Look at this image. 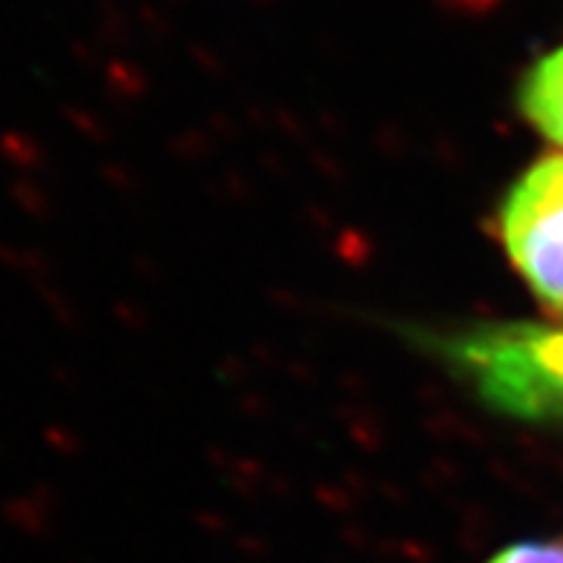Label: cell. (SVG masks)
<instances>
[{
  "instance_id": "cell-4",
  "label": "cell",
  "mask_w": 563,
  "mask_h": 563,
  "mask_svg": "<svg viewBox=\"0 0 563 563\" xmlns=\"http://www.w3.org/2000/svg\"><path fill=\"white\" fill-rule=\"evenodd\" d=\"M489 563H563V541H523L500 549Z\"/></svg>"
},
{
  "instance_id": "cell-1",
  "label": "cell",
  "mask_w": 563,
  "mask_h": 563,
  "mask_svg": "<svg viewBox=\"0 0 563 563\" xmlns=\"http://www.w3.org/2000/svg\"><path fill=\"white\" fill-rule=\"evenodd\" d=\"M422 349L495 415L563 422V328L475 322L426 331Z\"/></svg>"
},
{
  "instance_id": "cell-3",
  "label": "cell",
  "mask_w": 563,
  "mask_h": 563,
  "mask_svg": "<svg viewBox=\"0 0 563 563\" xmlns=\"http://www.w3.org/2000/svg\"><path fill=\"white\" fill-rule=\"evenodd\" d=\"M518 107L538 133L563 147V44L541 55L523 73Z\"/></svg>"
},
{
  "instance_id": "cell-2",
  "label": "cell",
  "mask_w": 563,
  "mask_h": 563,
  "mask_svg": "<svg viewBox=\"0 0 563 563\" xmlns=\"http://www.w3.org/2000/svg\"><path fill=\"white\" fill-rule=\"evenodd\" d=\"M497 236L538 302L563 317V153L534 162L497 208Z\"/></svg>"
}]
</instances>
